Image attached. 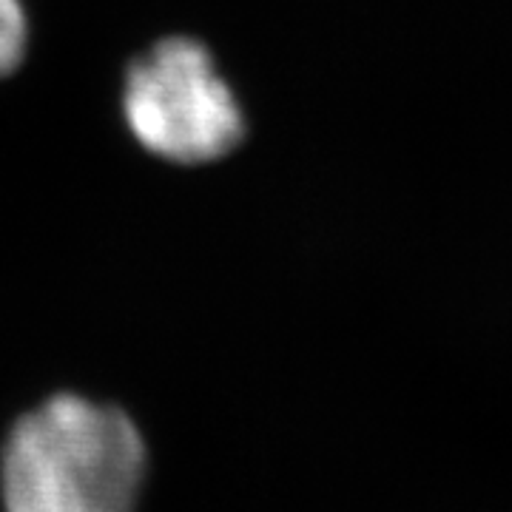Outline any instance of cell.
Returning <instances> with one entry per match:
<instances>
[{
  "instance_id": "cell-3",
  "label": "cell",
  "mask_w": 512,
  "mask_h": 512,
  "mask_svg": "<svg viewBox=\"0 0 512 512\" xmlns=\"http://www.w3.org/2000/svg\"><path fill=\"white\" fill-rule=\"evenodd\" d=\"M29 43V23L20 0H0V80L20 66Z\"/></svg>"
},
{
  "instance_id": "cell-2",
  "label": "cell",
  "mask_w": 512,
  "mask_h": 512,
  "mask_svg": "<svg viewBox=\"0 0 512 512\" xmlns=\"http://www.w3.org/2000/svg\"><path fill=\"white\" fill-rule=\"evenodd\" d=\"M123 117L140 146L180 165L222 160L245 137L228 80L191 37L160 40L128 69Z\"/></svg>"
},
{
  "instance_id": "cell-1",
  "label": "cell",
  "mask_w": 512,
  "mask_h": 512,
  "mask_svg": "<svg viewBox=\"0 0 512 512\" xmlns=\"http://www.w3.org/2000/svg\"><path fill=\"white\" fill-rule=\"evenodd\" d=\"M143 433L114 404L57 393L9 430L0 456L6 512H137Z\"/></svg>"
}]
</instances>
